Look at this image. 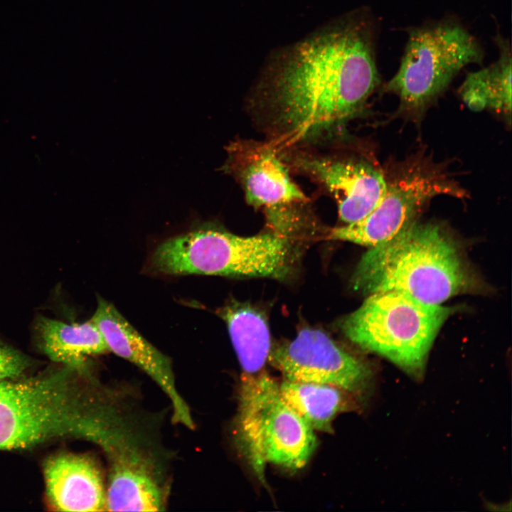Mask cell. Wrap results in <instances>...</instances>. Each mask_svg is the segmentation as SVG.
<instances>
[{"mask_svg": "<svg viewBox=\"0 0 512 512\" xmlns=\"http://www.w3.org/2000/svg\"><path fill=\"white\" fill-rule=\"evenodd\" d=\"M46 494L61 511H106V489L101 473L90 458L72 454L50 457L44 464Z\"/></svg>", "mask_w": 512, "mask_h": 512, "instance_id": "13", "label": "cell"}, {"mask_svg": "<svg viewBox=\"0 0 512 512\" xmlns=\"http://www.w3.org/2000/svg\"><path fill=\"white\" fill-rule=\"evenodd\" d=\"M34 330L38 348L61 365L83 368L89 357L109 351L92 319L82 323H67L40 316Z\"/></svg>", "mask_w": 512, "mask_h": 512, "instance_id": "15", "label": "cell"}, {"mask_svg": "<svg viewBox=\"0 0 512 512\" xmlns=\"http://www.w3.org/2000/svg\"><path fill=\"white\" fill-rule=\"evenodd\" d=\"M386 188L378 204L364 218L334 228L329 238L370 247L383 242L416 220L423 207L433 198L466 196L444 167L417 155L385 174Z\"/></svg>", "mask_w": 512, "mask_h": 512, "instance_id": "8", "label": "cell"}, {"mask_svg": "<svg viewBox=\"0 0 512 512\" xmlns=\"http://www.w3.org/2000/svg\"><path fill=\"white\" fill-rule=\"evenodd\" d=\"M369 295L395 291L430 304L473 290L477 283L455 241L436 223L416 220L362 256L351 278Z\"/></svg>", "mask_w": 512, "mask_h": 512, "instance_id": "3", "label": "cell"}, {"mask_svg": "<svg viewBox=\"0 0 512 512\" xmlns=\"http://www.w3.org/2000/svg\"><path fill=\"white\" fill-rule=\"evenodd\" d=\"M279 388L284 401L316 430L332 432L336 416L348 408L347 392L333 385L284 380Z\"/></svg>", "mask_w": 512, "mask_h": 512, "instance_id": "18", "label": "cell"}, {"mask_svg": "<svg viewBox=\"0 0 512 512\" xmlns=\"http://www.w3.org/2000/svg\"><path fill=\"white\" fill-rule=\"evenodd\" d=\"M85 370L60 364L0 383V449L69 437L100 445L109 432L107 415Z\"/></svg>", "mask_w": 512, "mask_h": 512, "instance_id": "2", "label": "cell"}, {"mask_svg": "<svg viewBox=\"0 0 512 512\" xmlns=\"http://www.w3.org/2000/svg\"><path fill=\"white\" fill-rule=\"evenodd\" d=\"M227 155L223 171L239 183L250 205L265 210L271 223L297 215L308 204L281 152L267 140L233 141Z\"/></svg>", "mask_w": 512, "mask_h": 512, "instance_id": "9", "label": "cell"}, {"mask_svg": "<svg viewBox=\"0 0 512 512\" xmlns=\"http://www.w3.org/2000/svg\"><path fill=\"white\" fill-rule=\"evenodd\" d=\"M110 460L106 511H159L164 499L149 464L139 453Z\"/></svg>", "mask_w": 512, "mask_h": 512, "instance_id": "14", "label": "cell"}, {"mask_svg": "<svg viewBox=\"0 0 512 512\" xmlns=\"http://www.w3.org/2000/svg\"><path fill=\"white\" fill-rule=\"evenodd\" d=\"M292 256L291 244L280 233L243 237L204 223L160 243L149 268L170 275L284 279L292 270Z\"/></svg>", "mask_w": 512, "mask_h": 512, "instance_id": "4", "label": "cell"}, {"mask_svg": "<svg viewBox=\"0 0 512 512\" xmlns=\"http://www.w3.org/2000/svg\"><path fill=\"white\" fill-rule=\"evenodd\" d=\"M31 366L26 356L0 340V383L16 380Z\"/></svg>", "mask_w": 512, "mask_h": 512, "instance_id": "19", "label": "cell"}, {"mask_svg": "<svg viewBox=\"0 0 512 512\" xmlns=\"http://www.w3.org/2000/svg\"><path fill=\"white\" fill-rule=\"evenodd\" d=\"M268 358L287 380L333 385L356 395L372 383L369 364L318 329L301 330L291 342L271 349Z\"/></svg>", "mask_w": 512, "mask_h": 512, "instance_id": "10", "label": "cell"}, {"mask_svg": "<svg viewBox=\"0 0 512 512\" xmlns=\"http://www.w3.org/2000/svg\"><path fill=\"white\" fill-rule=\"evenodd\" d=\"M282 154L289 166L310 177L331 195L346 224L367 215L385 191V174L368 161L336 152L287 150Z\"/></svg>", "mask_w": 512, "mask_h": 512, "instance_id": "11", "label": "cell"}, {"mask_svg": "<svg viewBox=\"0 0 512 512\" xmlns=\"http://www.w3.org/2000/svg\"><path fill=\"white\" fill-rule=\"evenodd\" d=\"M238 404L236 439L260 481L265 484L267 464L290 471L307 464L317 445L314 430L284 401L266 371L241 378Z\"/></svg>", "mask_w": 512, "mask_h": 512, "instance_id": "6", "label": "cell"}, {"mask_svg": "<svg viewBox=\"0 0 512 512\" xmlns=\"http://www.w3.org/2000/svg\"><path fill=\"white\" fill-rule=\"evenodd\" d=\"M375 34L355 11L274 51L250 99L267 141L284 151L357 116L380 83Z\"/></svg>", "mask_w": 512, "mask_h": 512, "instance_id": "1", "label": "cell"}, {"mask_svg": "<svg viewBox=\"0 0 512 512\" xmlns=\"http://www.w3.org/2000/svg\"><path fill=\"white\" fill-rule=\"evenodd\" d=\"M499 50L498 58L491 65L469 73L459 93L466 105L473 111L486 109L508 117L511 114V50L509 42L500 35L495 38Z\"/></svg>", "mask_w": 512, "mask_h": 512, "instance_id": "16", "label": "cell"}, {"mask_svg": "<svg viewBox=\"0 0 512 512\" xmlns=\"http://www.w3.org/2000/svg\"><path fill=\"white\" fill-rule=\"evenodd\" d=\"M451 309L430 304L405 294L372 293L343 322L346 337L378 354L408 374L422 375L432 343Z\"/></svg>", "mask_w": 512, "mask_h": 512, "instance_id": "5", "label": "cell"}, {"mask_svg": "<svg viewBox=\"0 0 512 512\" xmlns=\"http://www.w3.org/2000/svg\"><path fill=\"white\" fill-rule=\"evenodd\" d=\"M220 313L228 325L242 370L241 378L255 377L265 372L271 347L268 325L262 314L240 304L228 306Z\"/></svg>", "mask_w": 512, "mask_h": 512, "instance_id": "17", "label": "cell"}, {"mask_svg": "<svg viewBox=\"0 0 512 512\" xmlns=\"http://www.w3.org/2000/svg\"><path fill=\"white\" fill-rule=\"evenodd\" d=\"M484 56L477 39L455 20L410 28L398 72L384 91L398 97L400 112L420 114L463 68L481 64Z\"/></svg>", "mask_w": 512, "mask_h": 512, "instance_id": "7", "label": "cell"}, {"mask_svg": "<svg viewBox=\"0 0 512 512\" xmlns=\"http://www.w3.org/2000/svg\"><path fill=\"white\" fill-rule=\"evenodd\" d=\"M100 331L109 351L144 370L169 398L173 421L194 427L190 410L179 394L171 360L146 341L110 302L98 297L91 318Z\"/></svg>", "mask_w": 512, "mask_h": 512, "instance_id": "12", "label": "cell"}]
</instances>
